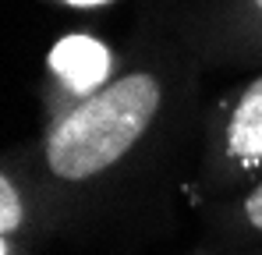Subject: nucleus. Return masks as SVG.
<instances>
[{"mask_svg":"<svg viewBox=\"0 0 262 255\" xmlns=\"http://www.w3.org/2000/svg\"><path fill=\"white\" fill-rule=\"evenodd\" d=\"M18 223H21V202H18V192H14L11 177H4V181H0V230H4V238H7Z\"/></svg>","mask_w":262,"mask_h":255,"instance_id":"4","label":"nucleus"},{"mask_svg":"<svg viewBox=\"0 0 262 255\" xmlns=\"http://www.w3.org/2000/svg\"><path fill=\"white\" fill-rule=\"evenodd\" d=\"M0 255H11V248H7V238H4V245H0Z\"/></svg>","mask_w":262,"mask_h":255,"instance_id":"7","label":"nucleus"},{"mask_svg":"<svg viewBox=\"0 0 262 255\" xmlns=\"http://www.w3.org/2000/svg\"><path fill=\"white\" fill-rule=\"evenodd\" d=\"M227 149L230 156H237L248 167L262 163V78L248 85V92L241 96L234 117H230V131H227Z\"/></svg>","mask_w":262,"mask_h":255,"instance_id":"3","label":"nucleus"},{"mask_svg":"<svg viewBox=\"0 0 262 255\" xmlns=\"http://www.w3.org/2000/svg\"><path fill=\"white\" fill-rule=\"evenodd\" d=\"M160 85L152 75H128L75 107L46 138V163L64 181H85L114 167L156 117Z\"/></svg>","mask_w":262,"mask_h":255,"instance_id":"1","label":"nucleus"},{"mask_svg":"<svg viewBox=\"0 0 262 255\" xmlns=\"http://www.w3.org/2000/svg\"><path fill=\"white\" fill-rule=\"evenodd\" d=\"M245 216H248L252 227H259V230H262V184L245 199Z\"/></svg>","mask_w":262,"mask_h":255,"instance_id":"5","label":"nucleus"},{"mask_svg":"<svg viewBox=\"0 0 262 255\" xmlns=\"http://www.w3.org/2000/svg\"><path fill=\"white\" fill-rule=\"evenodd\" d=\"M68 4H75V7H92V4H106V0H68Z\"/></svg>","mask_w":262,"mask_h":255,"instance_id":"6","label":"nucleus"},{"mask_svg":"<svg viewBox=\"0 0 262 255\" xmlns=\"http://www.w3.org/2000/svg\"><path fill=\"white\" fill-rule=\"evenodd\" d=\"M50 68L78 92H89L96 85L106 82L110 71V53L103 42H96L92 36H68L53 46L50 53Z\"/></svg>","mask_w":262,"mask_h":255,"instance_id":"2","label":"nucleus"},{"mask_svg":"<svg viewBox=\"0 0 262 255\" xmlns=\"http://www.w3.org/2000/svg\"><path fill=\"white\" fill-rule=\"evenodd\" d=\"M255 4H259V7H262V0H255Z\"/></svg>","mask_w":262,"mask_h":255,"instance_id":"8","label":"nucleus"}]
</instances>
